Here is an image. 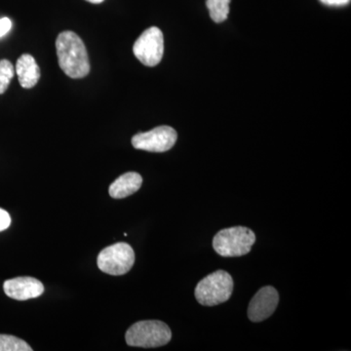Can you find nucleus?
<instances>
[{
    "instance_id": "14",
    "label": "nucleus",
    "mask_w": 351,
    "mask_h": 351,
    "mask_svg": "<svg viewBox=\"0 0 351 351\" xmlns=\"http://www.w3.org/2000/svg\"><path fill=\"white\" fill-rule=\"evenodd\" d=\"M15 75V68L12 63L8 60H1L0 61V95L8 89L11 80Z\"/></svg>"
},
{
    "instance_id": "7",
    "label": "nucleus",
    "mask_w": 351,
    "mask_h": 351,
    "mask_svg": "<svg viewBox=\"0 0 351 351\" xmlns=\"http://www.w3.org/2000/svg\"><path fill=\"white\" fill-rule=\"evenodd\" d=\"M178 134L170 126H159L145 133H138L132 138L135 149L149 152H165L174 147Z\"/></svg>"
},
{
    "instance_id": "5",
    "label": "nucleus",
    "mask_w": 351,
    "mask_h": 351,
    "mask_svg": "<svg viewBox=\"0 0 351 351\" xmlns=\"http://www.w3.org/2000/svg\"><path fill=\"white\" fill-rule=\"evenodd\" d=\"M135 263V252L130 245L119 242L110 245L99 254L97 265L105 274L119 276L130 271Z\"/></svg>"
},
{
    "instance_id": "11",
    "label": "nucleus",
    "mask_w": 351,
    "mask_h": 351,
    "mask_svg": "<svg viewBox=\"0 0 351 351\" xmlns=\"http://www.w3.org/2000/svg\"><path fill=\"white\" fill-rule=\"evenodd\" d=\"M142 184V176L136 172H128L120 176L110 184L108 193L114 199H122L137 193Z\"/></svg>"
},
{
    "instance_id": "6",
    "label": "nucleus",
    "mask_w": 351,
    "mask_h": 351,
    "mask_svg": "<svg viewBox=\"0 0 351 351\" xmlns=\"http://www.w3.org/2000/svg\"><path fill=\"white\" fill-rule=\"evenodd\" d=\"M133 52L138 61L147 66H156L162 60L163 34L158 27H152L141 34L133 46Z\"/></svg>"
},
{
    "instance_id": "8",
    "label": "nucleus",
    "mask_w": 351,
    "mask_h": 351,
    "mask_svg": "<svg viewBox=\"0 0 351 351\" xmlns=\"http://www.w3.org/2000/svg\"><path fill=\"white\" fill-rule=\"evenodd\" d=\"M279 302L276 289L265 286L258 290L249 304L248 317L252 322H262L276 311Z\"/></svg>"
},
{
    "instance_id": "10",
    "label": "nucleus",
    "mask_w": 351,
    "mask_h": 351,
    "mask_svg": "<svg viewBox=\"0 0 351 351\" xmlns=\"http://www.w3.org/2000/svg\"><path fill=\"white\" fill-rule=\"evenodd\" d=\"M16 73L21 86L31 89L40 78V69L36 59L29 54L22 55L16 63Z\"/></svg>"
},
{
    "instance_id": "9",
    "label": "nucleus",
    "mask_w": 351,
    "mask_h": 351,
    "mask_svg": "<svg viewBox=\"0 0 351 351\" xmlns=\"http://www.w3.org/2000/svg\"><path fill=\"white\" fill-rule=\"evenodd\" d=\"M3 290L11 299L27 301L40 297L44 292V286L34 277H16L4 282Z\"/></svg>"
},
{
    "instance_id": "1",
    "label": "nucleus",
    "mask_w": 351,
    "mask_h": 351,
    "mask_svg": "<svg viewBox=\"0 0 351 351\" xmlns=\"http://www.w3.org/2000/svg\"><path fill=\"white\" fill-rule=\"evenodd\" d=\"M60 68L69 77L83 78L89 73V58L85 44L73 32H61L56 39Z\"/></svg>"
},
{
    "instance_id": "3",
    "label": "nucleus",
    "mask_w": 351,
    "mask_h": 351,
    "mask_svg": "<svg viewBox=\"0 0 351 351\" xmlns=\"http://www.w3.org/2000/svg\"><path fill=\"white\" fill-rule=\"evenodd\" d=\"M172 339V332L161 321H140L126 332L127 345L135 348H154L167 345Z\"/></svg>"
},
{
    "instance_id": "2",
    "label": "nucleus",
    "mask_w": 351,
    "mask_h": 351,
    "mask_svg": "<svg viewBox=\"0 0 351 351\" xmlns=\"http://www.w3.org/2000/svg\"><path fill=\"white\" fill-rule=\"evenodd\" d=\"M256 235L250 228L234 226L219 230L213 239L214 250L221 257H241L252 250Z\"/></svg>"
},
{
    "instance_id": "12",
    "label": "nucleus",
    "mask_w": 351,
    "mask_h": 351,
    "mask_svg": "<svg viewBox=\"0 0 351 351\" xmlns=\"http://www.w3.org/2000/svg\"><path fill=\"white\" fill-rule=\"evenodd\" d=\"M232 0H206L210 17L215 23H223L230 14V3Z\"/></svg>"
},
{
    "instance_id": "17",
    "label": "nucleus",
    "mask_w": 351,
    "mask_h": 351,
    "mask_svg": "<svg viewBox=\"0 0 351 351\" xmlns=\"http://www.w3.org/2000/svg\"><path fill=\"white\" fill-rule=\"evenodd\" d=\"M327 6H345L350 3V0H320Z\"/></svg>"
},
{
    "instance_id": "4",
    "label": "nucleus",
    "mask_w": 351,
    "mask_h": 351,
    "mask_svg": "<svg viewBox=\"0 0 351 351\" xmlns=\"http://www.w3.org/2000/svg\"><path fill=\"white\" fill-rule=\"evenodd\" d=\"M233 291L232 277L225 270H217L204 277L195 288V298L202 306H214L230 300Z\"/></svg>"
},
{
    "instance_id": "16",
    "label": "nucleus",
    "mask_w": 351,
    "mask_h": 351,
    "mask_svg": "<svg viewBox=\"0 0 351 351\" xmlns=\"http://www.w3.org/2000/svg\"><path fill=\"white\" fill-rule=\"evenodd\" d=\"M11 27H12V22L9 18L5 17L0 19V38L6 36L10 32Z\"/></svg>"
},
{
    "instance_id": "15",
    "label": "nucleus",
    "mask_w": 351,
    "mask_h": 351,
    "mask_svg": "<svg viewBox=\"0 0 351 351\" xmlns=\"http://www.w3.org/2000/svg\"><path fill=\"white\" fill-rule=\"evenodd\" d=\"M11 225V217L8 212L0 208V232L7 230Z\"/></svg>"
},
{
    "instance_id": "18",
    "label": "nucleus",
    "mask_w": 351,
    "mask_h": 351,
    "mask_svg": "<svg viewBox=\"0 0 351 351\" xmlns=\"http://www.w3.org/2000/svg\"><path fill=\"white\" fill-rule=\"evenodd\" d=\"M86 1L90 2V3L99 4L101 3L104 0H86Z\"/></svg>"
},
{
    "instance_id": "13",
    "label": "nucleus",
    "mask_w": 351,
    "mask_h": 351,
    "mask_svg": "<svg viewBox=\"0 0 351 351\" xmlns=\"http://www.w3.org/2000/svg\"><path fill=\"white\" fill-rule=\"evenodd\" d=\"M24 339L10 335H0V351H32Z\"/></svg>"
}]
</instances>
